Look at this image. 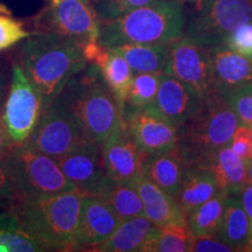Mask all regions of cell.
<instances>
[{
    "label": "cell",
    "instance_id": "4fadbf2b",
    "mask_svg": "<svg viewBox=\"0 0 252 252\" xmlns=\"http://www.w3.org/2000/svg\"><path fill=\"white\" fill-rule=\"evenodd\" d=\"M104 169L112 180L132 184L141 174L144 153L135 143L126 122L100 146Z\"/></svg>",
    "mask_w": 252,
    "mask_h": 252
},
{
    "label": "cell",
    "instance_id": "4316f807",
    "mask_svg": "<svg viewBox=\"0 0 252 252\" xmlns=\"http://www.w3.org/2000/svg\"><path fill=\"white\" fill-rule=\"evenodd\" d=\"M103 80L117 97L123 105L127 100L128 94L133 82L134 71L122 55L109 48V54L105 61L98 68Z\"/></svg>",
    "mask_w": 252,
    "mask_h": 252
},
{
    "label": "cell",
    "instance_id": "4dcf8cb0",
    "mask_svg": "<svg viewBox=\"0 0 252 252\" xmlns=\"http://www.w3.org/2000/svg\"><path fill=\"white\" fill-rule=\"evenodd\" d=\"M223 96L237 116L239 124L252 128V82L241 84Z\"/></svg>",
    "mask_w": 252,
    "mask_h": 252
},
{
    "label": "cell",
    "instance_id": "ab89813d",
    "mask_svg": "<svg viewBox=\"0 0 252 252\" xmlns=\"http://www.w3.org/2000/svg\"><path fill=\"white\" fill-rule=\"evenodd\" d=\"M8 74L4 65L0 63V108L4 105L6 94L8 93Z\"/></svg>",
    "mask_w": 252,
    "mask_h": 252
},
{
    "label": "cell",
    "instance_id": "277c9868",
    "mask_svg": "<svg viewBox=\"0 0 252 252\" xmlns=\"http://www.w3.org/2000/svg\"><path fill=\"white\" fill-rule=\"evenodd\" d=\"M58 97L99 146L125 123L124 105L94 64L72 76Z\"/></svg>",
    "mask_w": 252,
    "mask_h": 252
},
{
    "label": "cell",
    "instance_id": "ee69618b",
    "mask_svg": "<svg viewBox=\"0 0 252 252\" xmlns=\"http://www.w3.org/2000/svg\"><path fill=\"white\" fill-rule=\"evenodd\" d=\"M250 59H251V61H252V55H251V58H250Z\"/></svg>",
    "mask_w": 252,
    "mask_h": 252
},
{
    "label": "cell",
    "instance_id": "30bf717a",
    "mask_svg": "<svg viewBox=\"0 0 252 252\" xmlns=\"http://www.w3.org/2000/svg\"><path fill=\"white\" fill-rule=\"evenodd\" d=\"M35 33H55L82 45L98 41L99 19L93 0H59L35 18Z\"/></svg>",
    "mask_w": 252,
    "mask_h": 252
},
{
    "label": "cell",
    "instance_id": "9c48e42d",
    "mask_svg": "<svg viewBox=\"0 0 252 252\" xmlns=\"http://www.w3.org/2000/svg\"><path fill=\"white\" fill-rule=\"evenodd\" d=\"M43 109V98L24 69L14 63L8 93L2 105V121L14 145L24 144L34 131Z\"/></svg>",
    "mask_w": 252,
    "mask_h": 252
},
{
    "label": "cell",
    "instance_id": "7402d4cb",
    "mask_svg": "<svg viewBox=\"0 0 252 252\" xmlns=\"http://www.w3.org/2000/svg\"><path fill=\"white\" fill-rule=\"evenodd\" d=\"M209 169L215 176L220 190L229 195L239 196L242 189L248 184L247 162L230 146H224L219 151Z\"/></svg>",
    "mask_w": 252,
    "mask_h": 252
},
{
    "label": "cell",
    "instance_id": "b9f144b4",
    "mask_svg": "<svg viewBox=\"0 0 252 252\" xmlns=\"http://www.w3.org/2000/svg\"><path fill=\"white\" fill-rule=\"evenodd\" d=\"M184 2H189V4H193L195 6V8H200L201 5H202L203 0H182Z\"/></svg>",
    "mask_w": 252,
    "mask_h": 252
},
{
    "label": "cell",
    "instance_id": "7bdbcfd3",
    "mask_svg": "<svg viewBox=\"0 0 252 252\" xmlns=\"http://www.w3.org/2000/svg\"><path fill=\"white\" fill-rule=\"evenodd\" d=\"M50 1H59V0H50Z\"/></svg>",
    "mask_w": 252,
    "mask_h": 252
},
{
    "label": "cell",
    "instance_id": "9a60e30c",
    "mask_svg": "<svg viewBox=\"0 0 252 252\" xmlns=\"http://www.w3.org/2000/svg\"><path fill=\"white\" fill-rule=\"evenodd\" d=\"M54 159L63 174L82 193L94 194L106 178L102 149L94 140Z\"/></svg>",
    "mask_w": 252,
    "mask_h": 252
},
{
    "label": "cell",
    "instance_id": "ac0fdd59",
    "mask_svg": "<svg viewBox=\"0 0 252 252\" xmlns=\"http://www.w3.org/2000/svg\"><path fill=\"white\" fill-rule=\"evenodd\" d=\"M209 49L212 56L214 89L224 94L241 84L252 82V61L250 58L234 52L224 43Z\"/></svg>",
    "mask_w": 252,
    "mask_h": 252
},
{
    "label": "cell",
    "instance_id": "60d3db41",
    "mask_svg": "<svg viewBox=\"0 0 252 252\" xmlns=\"http://www.w3.org/2000/svg\"><path fill=\"white\" fill-rule=\"evenodd\" d=\"M247 181L248 184H252V160L247 162Z\"/></svg>",
    "mask_w": 252,
    "mask_h": 252
},
{
    "label": "cell",
    "instance_id": "f546056e",
    "mask_svg": "<svg viewBox=\"0 0 252 252\" xmlns=\"http://www.w3.org/2000/svg\"><path fill=\"white\" fill-rule=\"evenodd\" d=\"M162 74L163 71L134 74L126 105L133 108H147L152 105L161 83Z\"/></svg>",
    "mask_w": 252,
    "mask_h": 252
},
{
    "label": "cell",
    "instance_id": "e0dca14e",
    "mask_svg": "<svg viewBox=\"0 0 252 252\" xmlns=\"http://www.w3.org/2000/svg\"><path fill=\"white\" fill-rule=\"evenodd\" d=\"M158 228L144 215L123 220L113 234L94 248L99 252H153Z\"/></svg>",
    "mask_w": 252,
    "mask_h": 252
},
{
    "label": "cell",
    "instance_id": "8fae6325",
    "mask_svg": "<svg viewBox=\"0 0 252 252\" xmlns=\"http://www.w3.org/2000/svg\"><path fill=\"white\" fill-rule=\"evenodd\" d=\"M162 71L178 78L200 97L214 90L210 49L186 34L168 45Z\"/></svg>",
    "mask_w": 252,
    "mask_h": 252
},
{
    "label": "cell",
    "instance_id": "44dd1931",
    "mask_svg": "<svg viewBox=\"0 0 252 252\" xmlns=\"http://www.w3.org/2000/svg\"><path fill=\"white\" fill-rule=\"evenodd\" d=\"M219 190L215 176L209 168L187 166L175 200L185 215L188 216L195 208L212 198Z\"/></svg>",
    "mask_w": 252,
    "mask_h": 252
},
{
    "label": "cell",
    "instance_id": "e575fe53",
    "mask_svg": "<svg viewBox=\"0 0 252 252\" xmlns=\"http://www.w3.org/2000/svg\"><path fill=\"white\" fill-rule=\"evenodd\" d=\"M230 147L234 152L241 157L245 162L252 160V128L249 126L239 124L234 132Z\"/></svg>",
    "mask_w": 252,
    "mask_h": 252
},
{
    "label": "cell",
    "instance_id": "1f68e13d",
    "mask_svg": "<svg viewBox=\"0 0 252 252\" xmlns=\"http://www.w3.org/2000/svg\"><path fill=\"white\" fill-rule=\"evenodd\" d=\"M152 1L154 0H93V5L99 21H108Z\"/></svg>",
    "mask_w": 252,
    "mask_h": 252
},
{
    "label": "cell",
    "instance_id": "ba28073f",
    "mask_svg": "<svg viewBox=\"0 0 252 252\" xmlns=\"http://www.w3.org/2000/svg\"><path fill=\"white\" fill-rule=\"evenodd\" d=\"M252 21V0H203L185 34L207 48L223 45L235 28Z\"/></svg>",
    "mask_w": 252,
    "mask_h": 252
},
{
    "label": "cell",
    "instance_id": "ffe728a7",
    "mask_svg": "<svg viewBox=\"0 0 252 252\" xmlns=\"http://www.w3.org/2000/svg\"><path fill=\"white\" fill-rule=\"evenodd\" d=\"M187 165L178 147L161 153L145 154L141 162V173L166 193L176 196Z\"/></svg>",
    "mask_w": 252,
    "mask_h": 252
},
{
    "label": "cell",
    "instance_id": "d4e9b609",
    "mask_svg": "<svg viewBox=\"0 0 252 252\" xmlns=\"http://www.w3.org/2000/svg\"><path fill=\"white\" fill-rule=\"evenodd\" d=\"M110 49L122 55L134 72H160L165 67L168 45L126 42Z\"/></svg>",
    "mask_w": 252,
    "mask_h": 252
},
{
    "label": "cell",
    "instance_id": "2e32d148",
    "mask_svg": "<svg viewBox=\"0 0 252 252\" xmlns=\"http://www.w3.org/2000/svg\"><path fill=\"white\" fill-rule=\"evenodd\" d=\"M201 97L178 78L163 72L157 97L150 108L175 127H180L196 109Z\"/></svg>",
    "mask_w": 252,
    "mask_h": 252
},
{
    "label": "cell",
    "instance_id": "83f0119b",
    "mask_svg": "<svg viewBox=\"0 0 252 252\" xmlns=\"http://www.w3.org/2000/svg\"><path fill=\"white\" fill-rule=\"evenodd\" d=\"M35 251H45V249L25 231L14 214L0 213V252Z\"/></svg>",
    "mask_w": 252,
    "mask_h": 252
},
{
    "label": "cell",
    "instance_id": "f1b7e54d",
    "mask_svg": "<svg viewBox=\"0 0 252 252\" xmlns=\"http://www.w3.org/2000/svg\"><path fill=\"white\" fill-rule=\"evenodd\" d=\"M194 235L188 223H172L158 228L153 252H190Z\"/></svg>",
    "mask_w": 252,
    "mask_h": 252
},
{
    "label": "cell",
    "instance_id": "5bb4252c",
    "mask_svg": "<svg viewBox=\"0 0 252 252\" xmlns=\"http://www.w3.org/2000/svg\"><path fill=\"white\" fill-rule=\"evenodd\" d=\"M122 220L108 201L97 194L84 193L82 200L76 250H94L111 236Z\"/></svg>",
    "mask_w": 252,
    "mask_h": 252
},
{
    "label": "cell",
    "instance_id": "7a4b0ae2",
    "mask_svg": "<svg viewBox=\"0 0 252 252\" xmlns=\"http://www.w3.org/2000/svg\"><path fill=\"white\" fill-rule=\"evenodd\" d=\"M83 195L75 189L50 196L18 198L9 212L45 250H76Z\"/></svg>",
    "mask_w": 252,
    "mask_h": 252
},
{
    "label": "cell",
    "instance_id": "603a6c76",
    "mask_svg": "<svg viewBox=\"0 0 252 252\" xmlns=\"http://www.w3.org/2000/svg\"><path fill=\"white\" fill-rule=\"evenodd\" d=\"M94 194L108 201L121 220L144 215V204L133 184L112 180L106 175Z\"/></svg>",
    "mask_w": 252,
    "mask_h": 252
},
{
    "label": "cell",
    "instance_id": "8d00e7d4",
    "mask_svg": "<svg viewBox=\"0 0 252 252\" xmlns=\"http://www.w3.org/2000/svg\"><path fill=\"white\" fill-rule=\"evenodd\" d=\"M239 198H241L249 223H250V239H249L247 251H252V184H247L244 186L239 194Z\"/></svg>",
    "mask_w": 252,
    "mask_h": 252
},
{
    "label": "cell",
    "instance_id": "52a82bcc",
    "mask_svg": "<svg viewBox=\"0 0 252 252\" xmlns=\"http://www.w3.org/2000/svg\"><path fill=\"white\" fill-rule=\"evenodd\" d=\"M90 140L93 139L74 113L56 97L48 106L42 109L35 128L24 144L52 158H59Z\"/></svg>",
    "mask_w": 252,
    "mask_h": 252
},
{
    "label": "cell",
    "instance_id": "484cf974",
    "mask_svg": "<svg viewBox=\"0 0 252 252\" xmlns=\"http://www.w3.org/2000/svg\"><path fill=\"white\" fill-rule=\"evenodd\" d=\"M229 194L223 190L200 204L187 216L189 229L194 236L216 235L224 216Z\"/></svg>",
    "mask_w": 252,
    "mask_h": 252
},
{
    "label": "cell",
    "instance_id": "6da1fadb",
    "mask_svg": "<svg viewBox=\"0 0 252 252\" xmlns=\"http://www.w3.org/2000/svg\"><path fill=\"white\" fill-rule=\"evenodd\" d=\"M18 64L43 98V109L72 76L88 67L83 45L55 33H32L19 47Z\"/></svg>",
    "mask_w": 252,
    "mask_h": 252
},
{
    "label": "cell",
    "instance_id": "d6986e66",
    "mask_svg": "<svg viewBox=\"0 0 252 252\" xmlns=\"http://www.w3.org/2000/svg\"><path fill=\"white\" fill-rule=\"evenodd\" d=\"M144 204V216L158 226L172 223H186L187 216L182 212L174 196L145 176L143 173L132 182Z\"/></svg>",
    "mask_w": 252,
    "mask_h": 252
},
{
    "label": "cell",
    "instance_id": "8992f818",
    "mask_svg": "<svg viewBox=\"0 0 252 252\" xmlns=\"http://www.w3.org/2000/svg\"><path fill=\"white\" fill-rule=\"evenodd\" d=\"M0 165L13 185L18 198L50 196L77 189L63 174L54 158L26 144L14 145L0 160Z\"/></svg>",
    "mask_w": 252,
    "mask_h": 252
},
{
    "label": "cell",
    "instance_id": "7c38bea8",
    "mask_svg": "<svg viewBox=\"0 0 252 252\" xmlns=\"http://www.w3.org/2000/svg\"><path fill=\"white\" fill-rule=\"evenodd\" d=\"M124 119L143 153H161L178 147V127L157 115L150 106L133 108L125 104Z\"/></svg>",
    "mask_w": 252,
    "mask_h": 252
},
{
    "label": "cell",
    "instance_id": "f35d334b",
    "mask_svg": "<svg viewBox=\"0 0 252 252\" xmlns=\"http://www.w3.org/2000/svg\"><path fill=\"white\" fill-rule=\"evenodd\" d=\"M0 108V160L4 158L6 154H7L9 151H11L12 147L14 146V144L12 143L11 138L7 133V130H6L4 121H2V112Z\"/></svg>",
    "mask_w": 252,
    "mask_h": 252
},
{
    "label": "cell",
    "instance_id": "3957f363",
    "mask_svg": "<svg viewBox=\"0 0 252 252\" xmlns=\"http://www.w3.org/2000/svg\"><path fill=\"white\" fill-rule=\"evenodd\" d=\"M239 125L228 100L214 89L201 97L194 110L178 127V150L187 166L209 168L219 151L229 146Z\"/></svg>",
    "mask_w": 252,
    "mask_h": 252
},
{
    "label": "cell",
    "instance_id": "cb8c5ba5",
    "mask_svg": "<svg viewBox=\"0 0 252 252\" xmlns=\"http://www.w3.org/2000/svg\"><path fill=\"white\" fill-rule=\"evenodd\" d=\"M217 237L235 251H247L250 239V223L238 195H229L224 216L217 231Z\"/></svg>",
    "mask_w": 252,
    "mask_h": 252
},
{
    "label": "cell",
    "instance_id": "d590c367",
    "mask_svg": "<svg viewBox=\"0 0 252 252\" xmlns=\"http://www.w3.org/2000/svg\"><path fill=\"white\" fill-rule=\"evenodd\" d=\"M190 252H236L235 249L220 241L217 235L194 236Z\"/></svg>",
    "mask_w": 252,
    "mask_h": 252
},
{
    "label": "cell",
    "instance_id": "74e56055",
    "mask_svg": "<svg viewBox=\"0 0 252 252\" xmlns=\"http://www.w3.org/2000/svg\"><path fill=\"white\" fill-rule=\"evenodd\" d=\"M18 198L17 191L9 181L8 176L6 175L1 165H0V202L2 201H14Z\"/></svg>",
    "mask_w": 252,
    "mask_h": 252
},
{
    "label": "cell",
    "instance_id": "d6a6232c",
    "mask_svg": "<svg viewBox=\"0 0 252 252\" xmlns=\"http://www.w3.org/2000/svg\"><path fill=\"white\" fill-rule=\"evenodd\" d=\"M31 34L25 30L23 24L8 15L0 13V52L27 39Z\"/></svg>",
    "mask_w": 252,
    "mask_h": 252
},
{
    "label": "cell",
    "instance_id": "836d02e7",
    "mask_svg": "<svg viewBox=\"0 0 252 252\" xmlns=\"http://www.w3.org/2000/svg\"><path fill=\"white\" fill-rule=\"evenodd\" d=\"M230 49L248 58L252 55V21L241 25L235 28L229 36L226 37L225 43Z\"/></svg>",
    "mask_w": 252,
    "mask_h": 252
},
{
    "label": "cell",
    "instance_id": "5b68a950",
    "mask_svg": "<svg viewBox=\"0 0 252 252\" xmlns=\"http://www.w3.org/2000/svg\"><path fill=\"white\" fill-rule=\"evenodd\" d=\"M186 24L182 0H154L117 19L99 21L98 42L106 48L126 42L169 45L184 35Z\"/></svg>",
    "mask_w": 252,
    "mask_h": 252
}]
</instances>
